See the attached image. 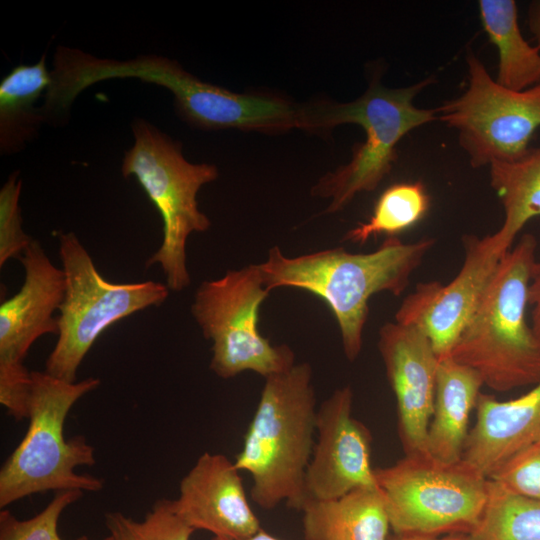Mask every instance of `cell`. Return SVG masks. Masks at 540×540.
Returning <instances> with one entry per match:
<instances>
[{
  "instance_id": "9",
  "label": "cell",
  "mask_w": 540,
  "mask_h": 540,
  "mask_svg": "<svg viewBox=\"0 0 540 540\" xmlns=\"http://www.w3.org/2000/svg\"><path fill=\"white\" fill-rule=\"evenodd\" d=\"M375 476L394 535L468 534L486 501L488 478L463 460L405 455Z\"/></svg>"
},
{
  "instance_id": "7",
  "label": "cell",
  "mask_w": 540,
  "mask_h": 540,
  "mask_svg": "<svg viewBox=\"0 0 540 540\" xmlns=\"http://www.w3.org/2000/svg\"><path fill=\"white\" fill-rule=\"evenodd\" d=\"M131 127L135 142L124 154L122 175L137 179L163 221V241L146 267L159 264L167 287L181 291L191 283L186 265L187 239L211 225L198 208L197 193L204 184L217 179L218 170L212 164L187 161L180 142L144 119H135Z\"/></svg>"
},
{
  "instance_id": "17",
  "label": "cell",
  "mask_w": 540,
  "mask_h": 540,
  "mask_svg": "<svg viewBox=\"0 0 540 540\" xmlns=\"http://www.w3.org/2000/svg\"><path fill=\"white\" fill-rule=\"evenodd\" d=\"M462 459L489 478L521 451L540 442V382L506 401L481 393Z\"/></svg>"
},
{
  "instance_id": "3",
  "label": "cell",
  "mask_w": 540,
  "mask_h": 540,
  "mask_svg": "<svg viewBox=\"0 0 540 540\" xmlns=\"http://www.w3.org/2000/svg\"><path fill=\"white\" fill-rule=\"evenodd\" d=\"M316 399L310 364H294L265 378L254 416L234 461L252 480L250 495L261 508L285 503L300 510L316 433Z\"/></svg>"
},
{
  "instance_id": "29",
  "label": "cell",
  "mask_w": 540,
  "mask_h": 540,
  "mask_svg": "<svg viewBox=\"0 0 540 540\" xmlns=\"http://www.w3.org/2000/svg\"><path fill=\"white\" fill-rule=\"evenodd\" d=\"M529 305H531V325L540 339V259L536 260L529 286Z\"/></svg>"
},
{
  "instance_id": "4",
  "label": "cell",
  "mask_w": 540,
  "mask_h": 540,
  "mask_svg": "<svg viewBox=\"0 0 540 540\" xmlns=\"http://www.w3.org/2000/svg\"><path fill=\"white\" fill-rule=\"evenodd\" d=\"M536 249L524 234L506 252L450 354L497 392L540 382V339L526 319Z\"/></svg>"
},
{
  "instance_id": "10",
  "label": "cell",
  "mask_w": 540,
  "mask_h": 540,
  "mask_svg": "<svg viewBox=\"0 0 540 540\" xmlns=\"http://www.w3.org/2000/svg\"><path fill=\"white\" fill-rule=\"evenodd\" d=\"M268 291L259 265L228 270L216 280L202 282L191 312L203 336L212 342L210 369L224 379L244 371L264 378L295 364L288 345L274 346L258 330L259 309Z\"/></svg>"
},
{
  "instance_id": "27",
  "label": "cell",
  "mask_w": 540,
  "mask_h": 540,
  "mask_svg": "<svg viewBox=\"0 0 540 540\" xmlns=\"http://www.w3.org/2000/svg\"><path fill=\"white\" fill-rule=\"evenodd\" d=\"M19 172L10 174L0 189V267L11 258H21L33 238L22 229Z\"/></svg>"
},
{
  "instance_id": "13",
  "label": "cell",
  "mask_w": 540,
  "mask_h": 540,
  "mask_svg": "<svg viewBox=\"0 0 540 540\" xmlns=\"http://www.w3.org/2000/svg\"><path fill=\"white\" fill-rule=\"evenodd\" d=\"M316 434L305 477L307 500L334 499L357 488L378 487L371 464L372 435L353 416L350 385L336 389L317 409Z\"/></svg>"
},
{
  "instance_id": "19",
  "label": "cell",
  "mask_w": 540,
  "mask_h": 540,
  "mask_svg": "<svg viewBox=\"0 0 540 540\" xmlns=\"http://www.w3.org/2000/svg\"><path fill=\"white\" fill-rule=\"evenodd\" d=\"M305 540H389L390 520L379 487L354 489L340 497L307 500Z\"/></svg>"
},
{
  "instance_id": "2",
  "label": "cell",
  "mask_w": 540,
  "mask_h": 540,
  "mask_svg": "<svg viewBox=\"0 0 540 540\" xmlns=\"http://www.w3.org/2000/svg\"><path fill=\"white\" fill-rule=\"evenodd\" d=\"M434 244L432 238L405 243L391 236L369 253L334 248L297 257L285 256L274 246L258 265L268 291L292 287L322 298L337 320L346 358L355 361L362 350L370 298L381 292L401 295Z\"/></svg>"
},
{
  "instance_id": "12",
  "label": "cell",
  "mask_w": 540,
  "mask_h": 540,
  "mask_svg": "<svg viewBox=\"0 0 540 540\" xmlns=\"http://www.w3.org/2000/svg\"><path fill=\"white\" fill-rule=\"evenodd\" d=\"M464 261L447 284H417L396 314L395 321L418 328L439 359L450 356L462 330L477 309L502 257L508 249L496 233L463 237Z\"/></svg>"
},
{
  "instance_id": "16",
  "label": "cell",
  "mask_w": 540,
  "mask_h": 540,
  "mask_svg": "<svg viewBox=\"0 0 540 540\" xmlns=\"http://www.w3.org/2000/svg\"><path fill=\"white\" fill-rule=\"evenodd\" d=\"M20 261L25 278L20 290L0 306V367L21 366L32 344L58 334L59 310L65 296V275L33 239Z\"/></svg>"
},
{
  "instance_id": "20",
  "label": "cell",
  "mask_w": 540,
  "mask_h": 540,
  "mask_svg": "<svg viewBox=\"0 0 540 540\" xmlns=\"http://www.w3.org/2000/svg\"><path fill=\"white\" fill-rule=\"evenodd\" d=\"M51 71L46 54L32 65L14 67L0 82V151L8 155L22 150L45 122L36 101L46 93Z\"/></svg>"
},
{
  "instance_id": "21",
  "label": "cell",
  "mask_w": 540,
  "mask_h": 540,
  "mask_svg": "<svg viewBox=\"0 0 540 540\" xmlns=\"http://www.w3.org/2000/svg\"><path fill=\"white\" fill-rule=\"evenodd\" d=\"M484 31L498 52L496 81L515 91L540 83V49L523 36L514 0H480Z\"/></svg>"
},
{
  "instance_id": "18",
  "label": "cell",
  "mask_w": 540,
  "mask_h": 540,
  "mask_svg": "<svg viewBox=\"0 0 540 540\" xmlns=\"http://www.w3.org/2000/svg\"><path fill=\"white\" fill-rule=\"evenodd\" d=\"M480 376L450 356L440 359L433 411L427 431L426 451L444 463L461 461L469 420L481 388Z\"/></svg>"
},
{
  "instance_id": "32",
  "label": "cell",
  "mask_w": 540,
  "mask_h": 540,
  "mask_svg": "<svg viewBox=\"0 0 540 540\" xmlns=\"http://www.w3.org/2000/svg\"><path fill=\"white\" fill-rule=\"evenodd\" d=\"M212 540H233V539H226V538H220V537H213ZM240 540H281L279 538L274 537L273 535L267 533L262 528L255 533L254 535Z\"/></svg>"
},
{
  "instance_id": "6",
  "label": "cell",
  "mask_w": 540,
  "mask_h": 540,
  "mask_svg": "<svg viewBox=\"0 0 540 540\" xmlns=\"http://www.w3.org/2000/svg\"><path fill=\"white\" fill-rule=\"evenodd\" d=\"M29 425L25 436L0 469V508L50 490L98 492L104 480L78 474L79 466L96 463L95 449L84 436L64 437V423L73 405L95 390L100 380L67 382L46 371L31 372Z\"/></svg>"
},
{
  "instance_id": "5",
  "label": "cell",
  "mask_w": 540,
  "mask_h": 540,
  "mask_svg": "<svg viewBox=\"0 0 540 540\" xmlns=\"http://www.w3.org/2000/svg\"><path fill=\"white\" fill-rule=\"evenodd\" d=\"M432 82V78H426L407 87L388 88L374 78L368 89L351 102L306 104V131L356 124L365 132V139L354 147L351 160L324 175L312 188L313 195L330 200L327 213H335L357 194L377 188L392 169L400 140L410 131L438 119L437 108L414 105V98Z\"/></svg>"
},
{
  "instance_id": "28",
  "label": "cell",
  "mask_w": 540,
  "mask_h": 540,
  "mask_svg": "<svg viewBox=\"0 0 540 540\" xmlns=\"http://www.w3.org/2000/svg\"><path fill=\"white\" fill-rule=\"evenodd\" d=\"M489 478L519 495L540 501V442L515 455Z\"/></svg>"
},
{
  "instance_id": "30",
  "label": "cell",
  "mask_w": 540,
  "mask_h": 540,
  "mask_svg": "<svg viewBox=\"0 0 540 540\" xmlns=\"http://www.w3.org/2000/svg\"><path fill=\"white\" fill-rule=\"evenodd\" d=\"M528 25L536 40V46L540 49V0L533 1L529 5Z\"/></svg>"
},
{
  "instance_id": "24",
  "label": "cell",
  "mask_w": 540,
  "mask_h": 540,
  "mask_svg": "<svg viewBox=\"0 0 540 540\" xmlns=\"http://www.w3.org/2000/svg\"><path fill=\"white\" fill-rule=\"evenodd\" d=\"M429 207L430 197L423 183L393 184L380 195L369 219L350 229L343 239L362 245L381 234L396 236L419 223Z\"/></svg>"
},
{
  "instance_id": "23",
  "label": "cell",
  "mask_w": 540,
  "mask_h": 540,
  "mask_svg": "<svg viewBox=\"0 0 540 540\" xmlns=\"http://www.w3.org/2000/svg\"><path fill=\"white\" fill-rule=\"evenodd\" d=\"M469 540H540V501L488 478L481 515Z\"/></svg>"
},
{
  "instance_id": "15",
  "label": "cell",
  "mask_w": 540,
  "mask_h": 540,
  "mask_svg": "<svg viewBox=\"0 0 540 540\" xmlns=\"http://www.w3.org/2000/svg\"><path fill=\"white\" fill-rule=\"evenodd\" d=\"M175 513L194 530L240 540L261 529L234 462L223 454L203 453L182 478Z\"/></svg>"
},
{
  "instance_id": "14",
  "label": "cell",
  "mask_w": 540,
  "mask_h": 540,
  "mask_svg": "<svg viewBox=\"0 0 540 540\" xmlns=\"http://www.w3.org/2000/svg\"><path fill=\"white\" fill-rule=\"evenodd\" d=\"M378 349L395 395L398 435L404 453L427 454L440 359L418 328L396 321L380 328Z\"/></svg>"
},
{
  "instance_id": "26",
  "label": "cell",
  "mask_w": 540,
  "mask_h": 540,
  "mask_svg": "<svg viewBox=\"0 0 540 540\" xmlns=\"http://www.w3.org/2000/svg\"><path fill=\"white\" fill-rule=\"evenodd\" d=\"M79 490L56 492L50 503L30 519L20 520L10 511H0V540H63L58 533V521L63 511L83 496ZM77 540H89L82 536ZM101 540H112L107 536Z\"/></svg>"
},
{
  "instance_id": "11",
  "label": "cell",
  "mask_w": 540,
  "mask_h": 540,
  "mask_svg": "<svg viewBox=\"0 0 540 540\" xmlns=\"http://www.w3.org/2000/svg\"><path fill=\"white\" fill-rule=\"evenodd\" d=\"M467 66L466 90L437 108L438 120L457 131L472 167L521 158L540 127V83L522 91L506 88L472 53Z\"/></svg>"
},
{
  "instance_id": "31",
  "label": "cell",
  "mask_w": 540,
  "mask_h": 540,
  "mask_svg": "<svg viewBox=\"0 0 540 540\" xmlns=\"http://www.w3.org/2000/svg\"><path fill=\"white\" fill-rule=\"evenodd\" d=\"M389 540H469L467 534L454 533L438 536L391 535Z\"/></svg>"
},
{
  "instance_id": "22",
  "label": "cell",
  "mask_w": 540,
  "mask_h": 540,
  "mask_svg": "<svg viewBox=\"0 0 540 540\" xmlns=\"http://www.w3.org/2000/svg\"><path fill=\"white\" fill-rule=\"evenodd\" d=\"M489 167L491 187L504 210L503 224L495 233L511 249L523 227L540 217V147L530 148L517 160Z\"/></svg>"
},
{
  "instance_id": "8",
  "label": "cell",
  "mask_w": 540,
  "mask_h": 540,
  "mask_svg": "<svg viewBox=\"0 0 540 540\" xmlns=\"http://www.w3.org/2000/svg\"><path fill=\"white\" fill-rule=\"evenodd\" d=\"M58 240L65 296L57 317L58 339L45 362V371L76 382L81 362L107 328L135 312L162 305L170 289L155 281L109 282L98 272L76 234L61 233Z\"/></svg>"
},
{
  "instance_id": "1",
  "label": "cell",
  "mask_w": 540,
  "mask_h": 540,
  "mask_svg": "<svg viewBox=\"0 0 540 540\" xmlns=\"http://www.w3.org/2000/svg\"><path fill=\"white\" fill-rule=\"evenodd\" d=\"M137 78L160 85L174 96L179 115L203 129L236 128L267 133L304 129L306 104L264 94H239L203 82L175 60L139 55L129 60L97 58L79 49L60 47L54 57L53 81L67 103L97 82Z\"/></svg>"
},
{
  "instance_id": "25",
  "label": "cell",
  "mask_w": 540,
  "mask_h": 540,
  "mask_svg": "<svg viewBox=\"0 0 540 540\" xmlns=\"http://www.w3.org/2000/svg\"><path fill=\"white\" fill-rule=\"evenodd\" d=\"M112 540H190L195 531L175 513L172 500L156 501L142 520L119 511L105 515Z\"/></svg>"
}]
</instances>
